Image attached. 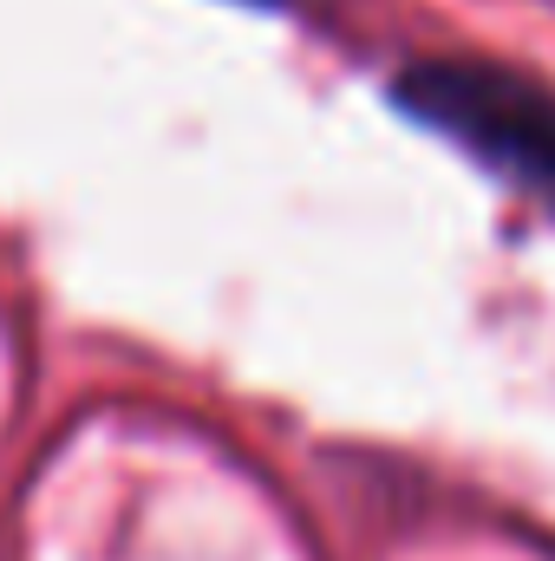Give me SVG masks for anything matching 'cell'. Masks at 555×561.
<instances>
[{
  "mask_svg": "<svg viewBox=\"0 0 555 561\" xmlns=\"http://www.w3.org/2000/svg\"><path fill=\"white\" fill-rule=\"evenodd\" d=\"M249 7H287V0H249Z\"/></svg>",
  "mask_w": 555,
  "mask_h": 561,
  "instance_id": "cell-2",
  "label": "cell"
},
{
  "mask_svg": "<svg viewBox=\"0 0 555 561\" xmlns=\"http://www.w3.org/2000/svg\"><path fill=\"white\" fill-rule=\"evenodd\" d=\"M393 105L555 216V92L543 79L490 59H418L393 79Z\"/></svg>",
  "mask_w": 555,
  "mask_h": 561,
  "instance_id": "cell-1",
  "label": "cell"
}]
</instances>
